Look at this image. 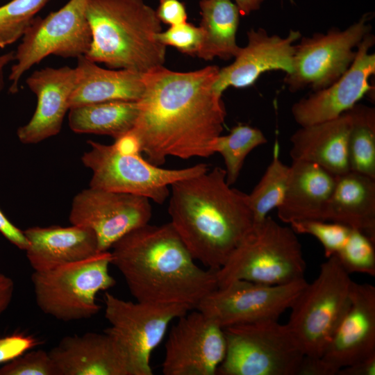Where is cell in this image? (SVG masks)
Instances as JSON below:
<instances>
[{
	"label": "cell",
	"instance_id": "83f0119b",
	"mask_svg": "<svg viewBox=\"0 0 375 375\" xmlns=\"http://www.w3.org/2000/svg\"><path fill=\"white\" fill-rule=\"evenodd\" d=\"M347 112L351 120L347 143L349 171L375 179V109L357 103Z\"/></svg>",
	"mask_w": 375,
	"mask_h": 375
},
{
	"label": "cell",
	"instance_id": "f546056e",
	"mask_svg": "<svg viewBox=\"0 0 375 375\" xmlns=\"http://www.w3.org/2000/svg\"><path fill=\"white\" fill-rule=\"evenodd\" d=\"M267 142L258 128L246 124H238L228 135L218 136L213 144L214 153H219L225 163L226 180L233 185L240 176L244 160L257 147Z\"/></svg>",
	"mask_w": 375,
	"mask_h": 375
},
{
	"label": "cell",
	"instance_id": "277c9868",
	"mask_svg": "<svg viewBox=\"0 0 375 375\" xmlns=\"http://www.w3.org/2000/svg\"><path fill=\"white\" fill-rule=\"evenodd\" d=\"M86 16L92 32L88 59L142 74L163 65L166 46L156 38L161 22L142 0H87Z\"/></svg>",
	"mask_w": 375,
	"mask_h": 375
},
{
	"label": "cell",
	"instance_id": "44dd1931",
	"mask_svg": "<svg viewBox=\"0 0 375 375\" xmlns=\"http://www.w3.org/2000/svg\"><path fill=\"white\" fill-rule=\"evenodd\" d=\"M336 176L313 162L292 160L285 196L276 208L284 223L303 220L326 221L327 204Z\"/></svg>",
	"mask_w": 375,
	"mask_h": 375
},
{
	"label": "cell",
	"instance_id": "e0dca14e",
	"mask_svg": "<svg viewBox=\"0 0 375 375\" xmlns=\"http://www.w3.org/2000/svg\"><path fill=\"white\" fill-rule=\"evenodd\" d=\"M299 31L290 30L286 37L270 35L262 28L247 32L248 43L240 47L233 62L219 69L213 84L218 94L229 87L244 88L251 86L265 72L280 70L285 75L293 71L294 43L299 40Z\"/></svg>",
	"mask_w": 375,
	"mask_h": 375
},
{
	"label": "cell",
	"instance_id": "74e56055",
	"mask_svg": "<svg viewBox=\"0 0 375 375\" xmlns=\"http://www.w3.org/2000/svg\"><path fill=\"white\" fill-rule=\"evenodd\" d=\"M296 375H337V372L321 356L304 355Z\"/></svg>",
	"mask_w": 375,
	"mask_h": 375
},
{
	"label": "cell",
	"instance_id": "ab89813d",
	"mask_svg": "<svg viewBox=\"0 0 375 375\" xmlns=\"http://www.w3.org/2000/svg\"><path fill=\"white\" fill-rule=\"evenodd\" d=\"M375 356L341 368L337 375H374Z\"/></svg>",
	"mask_w": 375,
	"mask_h": 375
},
{
	"label": "cell",
	"instance_id": "6da1fadb",
	"mask_svg": "<svg viewBox=\"0 0 375 375\" xmlns=\"http://www.w3.org/2000/svg\"><path fill=\"white\" fill-rule=\"evenodd\" d=\"M219 70L210 65L179 72L162 65L144 74L131 131L149 162L160 166L169 156L187 160L215 153L226 116L222 94L212 88Z\"/></svg>",
	"mask_w": 375,
	"mask_h": 375
},
{
	"label": "cell",
	"instance_id": "ee69618b",
	"mask_svg": "<svg viewBox=\"0 0 375 375\" xmlns=\"http://www.w3.org/2000/svg\"><path fill=\"white\" fill-rule=\"evenodd\" d=\"M15 60V51L0 54V92L4 87V69L11 62Z\"/></svg>",
	"mask_w": 375,
	"mask_h": 375
},
{
	"label": "cell",
	"instance_id": "ffe728a7",
	"mask_svg": "<svg viewBox=\"0 0 375 375\" xmlns=\"http://www.w3.org/2000/svg\"><path fill=\"white\" fill-rule=\"evenodd\" d=\"M49 353L57 375H132L125 351L105 331L65 336Z\"/></svg>",
	"mask_w": 375,
	"mask_h": 375
},
{
	"label": "cell",
	"instance_id": "d590c367",
	"mask_svg": "<svg viewBox=\"0 0 375 375\" xmlns=\"http://www.w3.org/2000/svg\"><path fill=\"white\" fill-rule=\"evenodd\" d=\"M37 340L24 333H13L0 338V364L8 362L33 349Z\"/></svg>",
	"mask_w": 375,
	"mask_h": 375
},
{
	"label": "cell",
	"instance_id": "30bf717a",
	"mask_svg": "<svg viewBox=\"0 0 375 375\" xmlns=\"http://www.w3.org/2000/svg\"><path fill=\"white\" fill-rule=\"evenodd\" d=\"M86 1L69 0L45 17L34 18L15 51V62L9 75L11 93L18 91L23 74L45 57L78 58L88 52L92 32L86 16Z\"/></svg>",
	"mask_w": 375,
	"mask_h": 375
},
{
	"label": "cell",
	"instance_id": "7c38bea8",
	"mask_svg": "<svg viewBox=\"0 0 375 375\" xmlns=\"http://www.w3.org/2000/svg\"><path fill=\"white\" fill-rule=\"evenodd\" d=\"M370 17L365 14L344 30L333 27L326 33L301 37L295 44L293 71L283 78L292 92L305 88L317 91L331 85L351 66L357 47L372 31Z\"/></svg>",
	"mask_w": 375,
	"mask_h": 375
},
{
	"label": "cell",
	"instance_id": "60d3db41",
	"mask_svg": "<svg viewBox=\"0 0 375 375\" xmlns=\"http://www.w3.org/2000/svg\"><path fill=\"white\" fill-rule=\"evenodd\" d=\"M112 146L119 153L122 154H137L141 153L139 141L132 131L115 139V142Z\"/></svg>",
	"mask_w": 375,
	"mask_h": 375
},
{
	"label": "cell",
	"instance_id": "603a6c76",
	"mask_svg": "<svg viewBox=\"0 0 375 375\" xmlns=\"http://www.w3.org/2000/svg\"><path fill=\"white\" fill-rule=\"evenodd\" d=\"M351 120L346 111L326 122L300 126L290 137L292 160L313 162L334 176L349 171L347 154Z\"/></svg>",
	"mask_w": 375,
	"mask_h": 375
},
{
	"label": "cell",
	"instance_id": "e575fe53",
	"mask_svg": "<svg viewBox=\"0 0 375 375\" xmlns=\"http://www.w3.org/2000/svg\"><path fill=\"white\" fill-rule=\"evenodd\" d=\"M161 44L172 46L180 52L190 56L198 53L203 40V33L199 26L188 22L170 26L164 32L156 35Z\"/></svg>",
	"mask_w": 375,
	"mask_h": 375
},
{
	"label": "cell",
	"instance_id": "9a60e30c",
	"mask_svg": "<svg viewBox=\"0 0 375 375\" xmlns=\"http://www.w3.org/2000/svg\"><path fill=\"white\" fill-rule=\"evenodd\" d=\"M164 375H215L224 359L223 328L194 309L177 318L165 346Z\"/></svg>",
	"mask_w": 375,
	"mask_h": 375
},
{
	"label": "cell",
	"instance_id": "4fadbf2b",
	"mask_svg": "<svg viewBox=\"0 0 375 375\" xmlns=\"http://www.w3.org/2000/svg\"><path fill=\"white\" fill-rule=\"evenodd\" d=\"M306 284L305 278L283 285L235 280L209 293L196 309L222 328L278 320Z\"/></svg>",
	"mask_w": 375,
	"mask_h": 375
},
{
	"label": "cell",
	"instance_id": "d6986e66",
	"mask_svg": "<svg viewBox=\"0 0 375 375\" xmlns=\"http://www.w3.org/2000/svg\"><path fill=\"white\" fill-rule=\"evenodd\" d=\"M76 78V69L67 66L45 67L27 78L28 88L37 97V106L30 121L17 131L22 143L36 144L60 133Z\"/></svg>",
	"mask_w": 375,
	"mask_h": 375
},
{
	"label": "cell",
	"instance_id": "836d02e7",
	"mask_svg": "<svg viewBox=\"0 0 375 375\" xmlns=\"http://www.w3.org/2000/svg\"><path fill=\"white\" fill-rule=\"evenodd\" d=\"M0 375H57L49 353L42 349L25 352L0 367Z\"/></svg>",
	"mask_w": 375,
	"mask_h": 375
},
{
	"label": "cell",
	"instance_id": "4dcf8cb0",
	"mask_svg": "<svg viewBox=\"0 0 375 375\" xmlns=\"http://www.w3.org/2000/svg\"><path fill=\"white\" fill-rule=\"evenodd\" d=\"M49 0H11L0 6V48L22 38Z\"/></svg>",
	"mask_w": 375,
	"mask_h": 375
},
{
	"label": "cell",
	"instance_id": "ba28073f",
	"mask_svg": "<svg viewBox=\"0 0 375 375\" xmlns=\"http://www.w3.org/2000/svg\"><path fill=\"white\" fill-rule=\"evenodd\" d=\"M226 350L216 374L296 375L304 353L278 320L223 328Z\"/></svg>",
	"mask_w": 375,
	"mask_h": 375
},
{
	"label": "cell",
	"instance_id": "4316f807",
	"mask_svg": "<svg viewBox=\"0 0 375 375\" xmlns=\"http://www.w3.org/2000/svg\"><path fill=\"white\" fill-rule=\"evenodd\" d=\"M68 124L77 133L106 135L117 139L131 131L139 113L138 101H113L69 108Z\"/></svg>",
	"mask_w": 375,
	"mask_h": 375
},
{
	"label": "cell",
	"instance_id": "2e32d148",
	"mask_svg": "<svg viewBox=\"0 0 375 375\" xmlns=\"http://www.w3.org/2000/svg\"><path fill=\"white\" fill-rule=\"evenodd\" d=\"M374 44V35L368 33L358 46L352 64L337 81L292 105V117L300 126L335 119L372 90L369 79L375 74V53L369 51Z\"/></svg>",
	"mask_w": 375,
	"mask_h": 375
},
{
	"label": "cell",
	"instance_id": "b9f144b4",
	"mask_svg": "<svg viewBox=\"0 0 375 375\" xmlns=\"http://www.w3.org/2000/svg\"><path fill=\"white\" fill-rule=\"evenodd\" d=\"M15 290L13 281L0 273V316L9 306Z\"/></svg>",
	"mask_w": 375,
	"mask_h": 375
},
{
	"label": "cell",
	"instance_id": "7a4b0ae2",
	"mask_svg": "<svg viewBox=\"0 0 375 375\" xmlns=\"http://www.w3.org/2000/svg\"><path fill=\"white\" fill-rule=\"evenodd\" d=\"M111 249V265L138 301L181 304L194 310L218 288L217 270L196 263L170 222L142 226Z\"/></svg>",
	"mask_w": 375,
	"mask_h": 375
},
{
	"label": "cell",
	"instance_id": "7bdbcfd3",
	"mask_svg": "<svg viewBox=\"0 0 375 375\" xmlns=\"http://www.w3.org/2000/svg\"><path fill=\"white\" fill-rule=\"evenodd\" d=\"M240 15L245 16L258 10L264 0H234Z\"/></svg>",
	"mask_w": 375,
	"mask_h": 375
},
{
	"label": "cell",
	"instance_id": "8d00e7d4",
	"mask_svg": "<svg viewBox=\"0 0 375 375\" xmlns=\"http://www.w3.org/2000/svg\"><path fill=\"white\" fill-rule=\"evenodd\" d=\"M156 12L161 22L169 26L187 22L185 6L178 0H159V6Z\"/></svg>",
	"mask_w": 375,
	"mask_h": 375
},
{
	"label": "cell",
	"instance_id": "cb8c5ba5",
	"mask_svg": "<svg viewBox=\"0 0 375 375\" xmlns=\"http://www.w3.org/2000/svg\"><path fill=\"white\" fill-rule=\"evenodd\" d=\"M77 60L69 108L106 101H138L141 99L144 74L129 69H106L85 56Z\"/></svg>",
	"mask_w": 375,
	"mask_h": 375
},
{
	"label": "cell",
	"instance_id": "8fae6325",
	"mask_svg": "<svg viewBox=\"0 0 375 375\" xmlns=\"http://www.w3.org/2000/svg\"><path fill=\"white\" fill-rule=\"evenodd\" d=\"M105 318L112 335L125 351L132 375H152L153 351L162 341L169 324L191 310L181 304L133 302L109 292L104 295Z\"/></svg>",
	"mask_w": 375,
	"mask_h": 375
},
{
	"label": "cell",
	"instance_id": "d4e9b609",
	"mask_svg": "<svg viewBox=\"0 0 375 375\" xmlns=\"http://www.w3.org/2000/svg\"><path fill=\"white\" fill-rule=\"evenodd\" d=\"M325 219L358 230L375 242V179L352 171L336 176Z\"/></svg>",
	"mask_w": 375,
	"mask_h": 375
},
{
	"label": "cell",
	"instance_id": "3957f363",
	"mask_svg": "<svg viewBox=\"0 0 375 375\" xmlns=\"http://www.w3.org/2000/svg\"><path fill=\"white\" fill-rule=\"evenodd\" d=\"M170 223L195 260L218 270L253 225L247 194L231 188L226 171H210L171 185Z\"/></svg>",
	"mask_w": 375,
	"mask_h": 375
},
{
	"label": "cell",
	"instance_id": "ac0fdd59",
	"mask_svg": "<svg viewBox=\"0 0 375 375\" xmlns=\"http://www.w3.org/2000/svg\"><path fill=\"white\" fill-rule=\"evenodd\" d=\"M375 356V287L352 281L349 307L322 358L338 374L344 367Z\"/></svg>",
	"mask_w": 375,
	"mask_h": 375
},
{
	"label": "cell",
	"instance_id": "8992f818",
	"mask_svg": "<svg viewBox=\"0 0 375 375\" xmlns=\"http://www.w3.org/2000/svg\"><path fill=\"white\" fill-rule=\"evenodd\" d=\"M109 251L31 275L36 303L42 312L58 320L88 319L101 309L97 294L116 284L109 272Z\"/></svg>",
	"mask_w": 375,
	"mask_h": 375
},
{
	"label": "cell",
	"instance_id": "f35d334b",
	"mask_svg": "<svg viewBox=\"0 0 375 375\" xmlns=\"http://www.w3.org/2000/svg\"><path fill=\"white\" fill-rule=\"evenodd\" d=\"M0 233L18 249L26 251L29 242L24 231L16 227L5 216L0 209Z\"/></svg>",
	"mask_w": 375,
	"mask_h": 375
},
{
	"label": "cell",
	"instance_id": "d6a6232c",
	"mask_svg": "<svg viewBox=\"0 0 375 375\" xmlns=\"http://www.w3.org/2000/svg\"><path fill=\"white\" fill-rule=\"evenodd\" d=\"M326 221L303 220L290 224L296 233L308 234L317 239L324 249L328 258L335 255L345 243L351 231L345 225Z\"/></svg>",
	"mask_w": 375,
	"mask_h": 375
},
{
	"label": "cell",
	"instance_id": "484cf974",
	"mask_svg": "<svg viewBox=\"0 0 375 375\" xmlns=\"http://www.w3.org/2000/svg\"><path fill=\"white\" fill-rule=\"evenodd\" d=\"M199 6L203 40L197 56L205 60L235 58L240 49L236 42L240 13L235 3L231 0H201Z\"/></svg>",
	"mask_w": 375,
	"mask_h": 375
},
{
	"label": "cell",
	"instance_id": "5bb4252c",
	"mask_svg": "<svg viewBox=\"0 0 375 375\" xmlns=\"http://www.w3.org/2000/svg\"><path fill=\"white\" fill-rule=\"evenodd\" d=\"M151 215L149 199L144 197L90 187L74 198L69 219L72 225L92 230L101 252L148 224Z\"/></svg>",
	"mask_w": 375,
	"mask_h": 375
},
{
	"label": "cell",
	"instance_id": "52a82bcc",
	"mask_svg": "<svg viewBox=\"0 0 375 375\" xmlns=\"http://www.w3.org/2000/svg\"><path fill=\"white\" fill-rule=\"evenodd\" d=\"M352 280L334 255L290 307L287 326L304 355L320 357L351 302Z\"/></svg>",
	"mask_w": 375,
	"mask_h": 375
},
{
	"label": "cell",
	"instance_id": "7402d4cb",
	"mask_svg": "<svg viewBox=\"0 0 375 375\" xmlns=\"http://www.w3.org/2000/svg\"><path fill=\"white\" fill-rule=\"evenodd\" d=\"M24 233L29 242L26 257L35 272L48 271L99 252L94 232L82 226H33Z\"/></svg>",
	"mask_w": 375,
	"mask_h": 375
},
{
	"label": "cell",
	"instance_id": "f1b7e54d",
	"mask_svg": "<svg viewBox=\"0 0 375 375\" xmlns=\"http://www.w3.org/2000/svg\"><path fill=\"white\" fill-rule=\"evenodd\" d=\"M274 149L271 162L258 184L247 194V202L253 213V223L265 219L272 210L281 204L285 196L290 166L280 160L277 143Z\"/></svg>",
	"mask_w": 375,
	"mask_h": 375
},
{
	"label": "cell",
	"instance_id": "5b68a950",
	"mask_svg": "<svg viewBox=\"0 0 375 375\" xmlns=\"http://www.w3.org/2000/svg\"><path fill=\"white\" fill-rule=\"evenodd\" d=\"M305 270L296 233L267 216L253 223L216 276L218 288L235 280L283 285L304 278Z\"/></svg>",
	"mask_w": 375,
	"mask_h": 375
},
{
	"label": "cell",
	"instance_id": "9c48e42d",
	"mask_svg": "<svg viewBox=\"0 0 375 375\" xmlns=\"http://www.w3.org/2000/svg\"><path fill=\"white\" fill-rule=\"evenodd\" d=\"M90 149L81 158L92 171L90 187L144 197L162 204L174 183L201 174L208 170L205 163L180 169L161 168L140 155L122 154L112 146L88 140Z\"/></svg>",
	"mask_w": 375,
	"mask_h": 375
},
{
	"label": "cell",
	"instance_id": "1f68e13d",
	"mask_svg": "<svg viewBox=\"0 0 375 375\" xmlns=\"http://www.w3.org/2000/svg\"><path fill=\"white\" fill-rule=\"evenodd\" d=\"M375 242L363 233L351 229L340 251L335 255L348 274L375 276Z\"/></svg>",
	"mask_w": 375,
	"mask_h": 375
}]
</instances>
